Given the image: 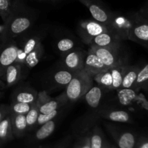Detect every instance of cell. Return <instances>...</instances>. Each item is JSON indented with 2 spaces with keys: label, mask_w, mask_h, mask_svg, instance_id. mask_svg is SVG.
<instances>
[{
  "label": "cell",
  "mask_w": 148,
  "mask_h": 148,
  "mask_svg": "<svg viewBox=\"0 0 148 148\" xmlns=\"http://www.w3.org/2000/svg\"><path fill=\"white\" fill-rule=\"evenodd\" d=\"M14 10L4 25L1 36L3 43L13 40L27 31L33 25V16L27 11L20 1H14Z\"/></svg>",
  "instance_id": "obj_1"
},
{
  "label": "cell",
  "mask_w": 148,
  "mask_h": 148,
  "mask_svg": "<svg viewBox=\"0 0 148 148\" xmlns=\"http://www.w3.org/2000/svg\"><path fill=\"white\" fill-rule=\"evenodd\" d=\"M92 86V76L82 69L77 72L71 82L66 85L64 94L68 101L75 102L83 97Z\"/></svg>",
  "instance_id": "obj_2"
},
{
  "label": "cell",
  "mask_w": 148,
  "mask_h": 148,
  "mask_svg": "<svg viewBox=\"0 0 148 148\" xmlns=\"http://www.w3.org/2000/svg\"><path fill=\"white\" fill-rule=\"evenodd\" d=\"M109 30V27L106 25L95 20H83L79 25V34L87 44L94 37Z\"/></svg>",
  "instance_id": "obj_3"
},
{
  "label": "cell",
  "mask_w": 148,
  "mask_h": 148,
  "mask_svg": "<svg viewBox=\"0 0 148 148\" xmlns=\"http://www.w3.org/2000/svg\"><path fill=\"white\" fill-rule=\"evenodd\" d=\"M18 44L14 40L3 43L0 49V77L4 76L6 69L10 65L16 62Z\"/></svg>",
  "instance_id": "obj_4"
},
{
  "label": "cell",
  "mask_w": 148,
  "mask_h": 148,
  "mask_svg": "<svg viewBox=\"0 0 148 148\" xmlns=\"http://www.w3.org/2000/svg\"><path fill=\"white\" fill-rule=\"evenodd\" d=\"M36 101L38 103L39 113L46 114L55 110L59 109L67 102L68 100L64 93L56 98L52 99L48 96L46 92H41L38 95Z\"/></svg>",
  "instance_id": "obj_5"
},
{
  "label": "cell",
  "mask_w": 148,
  "mask_h": 148,
  "mask_svg": "<svg viewBox=\"0 0 148 148\" xmlns=\"http://www.w3.org/2000/svg\"><path fill=\"white\" fill-rule=\"evenodd\" d=\"M134 23L127 16L118 13H113L108 27L118 35L121 39H128L129 33Z\"/></svg>",
  "instance_id": "obj_6"
},
{
  "label": "cell",
  "mask_w": 148,
  "mask_h": 148,
  "mask_svg": "<svg viewBox=\"0 0 148 148\" xmlns=\"http://www.w3.org/2000/svg\"><path fill=\"white\" fill-rule=\"evenodd\" d=\"M82 4L88 9L91 15L96 21L100 22L103 24L109 25L111 23L112 12L103 7L102 4H99L95 0H78Z\"/></svg>",
  "instance_id": "obj_7"
},
{
  "label": "cell",
  "mask_w": 148,
  "mask_h": 148,
  "mask_svg": "<svg viewBox=\"0 0 148 148\" xmlns=\"http://www.w3.org/2000/svg\"><path fill=\"white\" fill-rule=\"evenodd\" d=\"M89 49L95 53L97 56H98L103 64L106 66L107 69H110L121 63L119 58V49L90 46Z\"/></svg>",
  "instance_id": "obj_8"
},
{
  "label": "cell",
  "mask_w": 148,
  "mask_h": 148,
  "mask_svg": "<svg viewBox=\"0 0 148 148\" xmlns=\"http://www.w3.org/2000/svg\"><path fill=\"white\" fill-rule=\"evenodd\" d=\"M85 56V53L81 49H73L66 52L63 59L64 67L75 72L82 70Z\"/></svg>",
  "instance_id": "obj_9"
},
{
  "label": "cell",
  "mask_w": 148,
  "mask_h": 148,
  "mask_svg": "<svg viewBox=\"0 0 148 148\" xmlns=\"http://www.w3.org/2000/svg\"><path fill=\"white\" fill-rule=\"evenodd\" d=\"M119 36L109 30L107 32L101 33L90 40L88 45L90 46H98V47H108L119 49L120 46Z\"/></svg>",
  "instance_id": "obj_10"
},
{
  "label": "cell",
  "mask_w": 148,
  "mask_h": 148,
  "mask_svg": "<svg viewBox=\"0 0 148 148\" xmlns=\"http://www.w3.org/2000/svg\"><path fill=\"white\" fill-rule=\"evenodd\" d=\"M106 69H108L103 64L102 61L98 58V56H97V55L92 51L88 49L84 59L83 70L93 77Z\"/></svg>",
  "instance_id": "obj_11"
},
{
  "label": "cell",
  "mask_w": 148,
  "mask_h": 148,
  "mask_svg": "<svg viewBox=\"0 0 148 148\" xmlns=\"http://www.w3.org/2000/svg\"><path fill=\"white\" fill-rule=\"evenodd\" d=\"M40 45H41L40 39L38 36H31V37L27 38V39H25L23 43L18 44V51H17V57L16 62L20 64L21 66H23L27 55L33 51Z\"/></svg>",
  "instance_id": "obj_12"
},
{
  "label": "cell",
  "mask_w": 148,
  "mask_h": 148,
  "mask_svg": "<svg viewBox=\"0 0 148 148\" xmlns=\"http://www.w3.org/2000/svg\"><path fill=\"white\" fill-rule=\"evenodd\" d=\"M38 95V93L36 92V90L31 88H21L17 90L14 93L12 97V102L33 104L36 102Z\"/></svg>",
  "instance_id": "obj_13"
},
{
  "label": "cell",
  "mask_w": 148,
  "mask_h": 148,
  "mask_svg": "<svg viewBox=\"0 0 148 148\" xmlns=\"http://www.w3.org/2000/svg\"><path fill=\"white\" fill-rule=\"evenodd\" d=\"M4 76L5 77V82L7 86H13L21 78L22 66L20 64L14 62L7 68Z\"/></svg>",
  "instance_id": "obj_14"
},
{
  "label": "cell",
  "mask_w": 148,
  "mask_h": 148,
  "mask_svg": "<svg viewBox=\"0 0 148 148\" xmlns=\"http://www.w3.org/2000/svg\"><path fill=\"white\" fill-rule=\"evenodd\" d=\"M100 85L92 86L85 94V99L88 105L92 108H98L103 97V89Z\"/></svg>",
  "instance_id": "obj_15"
},
{
  "label": "cell",
  "mask_w": 148,
  "mask_h": 148,
  "mask_svg": "<svg viewBox=\"0 0 148 148\" xmlns=\"http://www.w3.org/2000/svg\"><path fill=\"white\" fill-rule=\"evenodd\" d=\"M11 115L12 133L16 137H21L27 130V121L25 114H10Z\"/></svg>",
  "instance_id": "obj_16"
},
{
  "label": "cell",
  "mask_w": 148,
  "mask_h": 148,
  "mask_svg": "<svg viewBox=\"0 0 148 148\" xmlns=\"http://www.w3.org/2000/svg\"><path fill=\"white\" fill-rule=\"evenodd\" d=\"M128 39L140 41H148V24L146 23H134L130 30Z\"/></svg>",
  "instance_id": "obj_17"
},
{
  "label": "cell",
  "mask_w": 148,
  "mask_h": 148,
  "mask_svg": "<svg viewBox=\"0 0 148 148\" xmlns=\"http://www.w3.org/2000/svg\"><path fill=\"white\" fill-rule=\"evenodd\" d=\"M102 116L114 122L127 123L130 121V116L127 111L121 110H111L106 111L101 114Z\"/></svg>",
  "instance_id": "obj_18"
},
{
  "label": "cell",
  "mask_w": 148,
  "mask_h": 148,
  "mask_svg": "<svg viewBox=\"0 0 148 148\" xmlns=\"http://www.w3.org/2000/svg\"><path fill=\"white\" fill-rule=\"evenodd\" d=\"M138 72V68L126 66L123 75L121 88H132L135 83Z\"/></svg>",
  "instance_id": "obj_19"
},
{
  "label": "cell",
  "mask_w": 148,
  "mask_h": 148,
  "mask_svg": "<svg viewBox=\"0 0 148 148\" xmlns=\"http://www.w3.org/2000/svg\"><path fill=\"white\" fill-rule=\"evenodd\" d=\"M76 72L64 68L62 70H59L53 74V80L55 84L60 86H66L72 78L75 77Z\"/></svg>",
  "instance_id": "obj_20"
},
{
  "label": "cell",
  "mask_w": 148,
  "mask_h": 148,
  "mask_svg": "<svg viewBox=\"0 0 148 148\" xmlns=\"http://www.w3.org/2000/svg\"><path fill=\"white\" fill-rule=\"evenodd\" d=\"M125 67L126 66L122 63H120L119 64L116 65L109 69L112 77V90H118L121 88Z\"/></svg>",
  "instance_id": "obj_21"
},
{
  "label": "cell",
  "mask_w": 148,
  "mask_h": 148,
  "mask_svg": "<svg viewBox=\"0 0 148 148\" xmlns=\"http://www.w3.org/2000/svg\"><path fill=\"white\" fill-rule=\"evenodd\" d=\"M43 46L42 45H40L27 55L23 66H25L27 68H33L36 66L40 62L43 55Z\"/></svg>",
  "instance_id": "obj_22"
},
{
  "label": "cell",
  "mask_w": 148,
  "mask_h": 148,
  "mask_svg": "<svg viewBox=\"0 0 148 148\" xmlns=\"http://www.w3.org/2000/svg\"><path fill=\"white\" fill-rule=\"evenodd\" d=\"M119 101L123 106H129L136 98V92L132 88H119L116 90Z\"/></svg>",
  "instance_id": "obj_23"
},
{
  "label": "cell",
  "mask_w": 148,
  "mask_h": 148,
  "mask_svg": "<svg viewBox=\"0 0 148 148\" xmlns=\"http://www.w3.org/2000/svg\"><path fill=\"white\" fill-rule=\"evenodd\" d=\"M56 128V121L53 119L45 123L40 126L36 133V138L38 140H43L49 137L54 132Z\"/></svg>",
  "instance_id": "obj_24"
},
{
  "label": "cell",
  "mask_w": 148,
  "mask_h": 148,
  "mask_svg": "<svg viewBox=\"0 0 148 148\" xmlns=\"http://www.w3.org/2000/svg\"><path fill=\"white\" fill-rule=\"evenodd\" d=\"M12 127L11 115L9 113L0 121V140H4L12 137Z\"/></svg>",
  "instance_id": "obj_25"
},
{
  "label": "cell",
  "mask_w": 148,
  "mask_h": 148,
  "mask_svg": "<svg viewBox=\"0 0 148 148\" xmlns=\"http://www.w3.org/2000/svg\"><path fill=\"white\" fill-rule=\"evenodd\" d=\"M93 77L98 85L102 88L112 90V77L109 69L97 74Z\"/></svg>",
  "instance_id": "obj_26"
},
{
  "label": "cell",
  "mask_w": 148,
  "mask_h": 148,
  "mask_svg": "<svg viewBox=\"0 0 148 148\" xmlns=\"http://www.w3.org/2000/svg\"><path fill=\"white\" fill-rule=\"evenodd\" d=\"M117 144L119 148H134L135 146V137L129 132H124L118 136Z\"/></svg>",
  "instance_id": "obj_27"
},
{
  "label": "cell",
  "mask_w": 148,
  "mask_h": 148,
  "mask_svg": "<svg viewBox=\"0 0 148 148\" xmlns=\"http://www.w3.org/2000/svg\"><path fill=\"white\" fill-rule=\"evenodd\" d=\"M14 2L11 0H0V16L4 24L9 20L14 10Z\"/></svg>",
  "instance_id": "obj_28"
},
{
  "label": "cell",
  "mask_w": 148,
  "mask_h": 148,
  "mask_svg": "<svg viewBox=\"0 0 148 148\" xmlns=\"http://www.w3.org/2000/svg\"><path fill=\"white\" fill-rule=\"evenodd\" d=\"M90 148H104V139L101 129L95 127L90 137Z\"/></svg>",
  "instance_id": "obj_29"
},
{
  "label": "cell",
  "mask_w": 148,
  "mask_h": 148,
  "mask_svg": "<svg viewBox=\"0 0 148 148\" xmlns=\"http://www.w3.org/2000/svg\"><path fill=\"white\" fill-rule=\"evenodd\" d=\"M39 114L40 113H39L38 109V103L36 101V102L32 106V108H30V111L25 114L27 129H32L36 127Z\"/></svg>",
  "instance_id": "obj_30"
},
{
  "label": "cell",
  "mask_w": 148,
  "mask_h": 148,
  "mask_svg": "<svg viewBox=\"0 0 148 148\" xmlns=\"http://www.w3.org/2000/svg\"><path fill=\"white\" fill-rule=\"evenodd\" d=\"M33 104L25 103L12 102L10 108V114H25V115L32 108Z\"/></svg>",
  "instance_id": "obj_31"
},
{
  "label": "cell",
  "mask_w": 148,
  "mask_h": 148,
  "mask_svg": "<svg viewBox=\"0 0 148 148\" xmlns=\"http://www.w3.org/2000/svg\"><path fill=\"white\" fill-rule=\"evenodd\" d=\"M75 43L72 38H62L56 43V48L58 51L61 53H66L69 51L75 49Z\"/></svg>",
  "instance_id": "obj_32"
},
{
  "label": "cell",
  "mask_w": 148,
  "mask_h": 148,
  "mask_svg": "<svg viewBox=\"0 0 148 148\" xmlns=\"http://www.w3.org/2000/svg\"><path fill=\"white\" fill-rule=\"evenodd\" d=\"M148 81V64H146L142 69L139 70L137 73V79H136L134 87L135 88H140L143 87L145 84Z\"/></svg>",
  "instance_id": "obj_33"
},
{
  "label": "cell",
  "mask_w": 148,
  "mask_h": 148,
  "mask_svg": "<svg viewBox=\"0 0 148 148\" xmlns=\"http://www.w3.org/2000/svg\"><path fill=\"white\" fill-rule=\"evenodd\" d=\"M59 114V109L55 110V111H51L50 113H48L46 114H39L38 117L37 123H36V126H41L42 124H45V123L48 122V121H51L52 119H54L56 116H57Z\"/></svg>",
  "instance_id": "obj_34"
},
{
  "label": "cell",
  "mask_w": 148,
  "mask_h": 148,
  "mask_svg": "<svg viewBox=\"0 0 148 148\" xmlns=\"http://www.w3.org/2000/svg\"><path fill=\"white\" fill-rule=\"evenodd\" d=\"M10 113V108L7 106H0V121Z\"/></svg>",
  "instance_id": "obj_35"
},
{
  "label": "cell",
  "mask_w": 148,
  "mask_h": 148,
  "mask_svg": "<svg viewBox=\"0 0 148 148\" xmlns=\"http://www.w3.org/2000/svg\"><path fill=\"white\" fill-rule=\"evenodd\" d=\"M79 148H90V137H85L83 141L79 145Z\"/></svg>",
  "instance_id": "obj_36"
},
{
  "label": "cell",
  "mask_w": 148,
  "mask_h": 148,
  "mask_svg": "<svg viewBox=\"0 0 148 148\" xmlns=\"http://www.w3.org/2000/svg\"><path fill=\"white\" fill-rule=\"evenodd\" d=\"M138 148H148V142H145L142 143Z\"/></svg>",
  "instance_id": "obj_37"
},
{
  "label": "cell",
  "mask_w": 148,
  "mask_h": 148,
  "mask_svg": "<svg viewBox=\"0 0 148 148\" xmlns=\"http://www.w3.org/2000/svg\"><path fill=\"white\" fill-rule=\"evenodd\" d=\"M51 1H53V0H51Z\"/></svg>",
  "instance_id": "obj_38"
}]
</instances>
